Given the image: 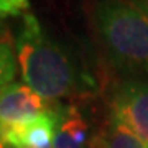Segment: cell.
Instances as JSON below:
<instances>
[{
  "label": "cell",
  "mask_w": 148,
  "mask_h": 148,
  "mask_svg": "<svg viewBox=\"0 0 148 148\" xmlns=\"http://www.w3.org/2000/svg\"><path fill=\"white\" fill-rule=\"evenodd\" d=\"M21 77L45 101H56L74 87V66L56 41L46 35L33 13H25L16 35Z\"/></svg>",
  "instance_id": "cell-1"
},
{
  "label": "cell",
  "mask_w": 148,
  "mask_h": 148,
  "mask_svg": "<svg viewBox=\"0 0 148 148\" xmlns=\"http://www.w3.org/2000/svg\"><path fill=\"white\" fill-rule=\"evenodd\" d=\"M49 107L30 86L12 82L0 90V138L13 125L35 119Z\"/></svg>",
  "instance_id": "cell-4"
},
{
  "label": "cell",
  "mask_w": 148,
  "mask_h": 148,
  "mask_svg": "<svg viewBox=\"0 0 148 148\" xmlns=\"http://www.w3.org/2000/svg\"><path fill=\"white\" fill-rule=\"evenodd\" d=\"M0 148H7V147H5V142H3L2 138H0Z\"/></svg>",
  "instance_id": "cell-11"
},
{
  "label": "cell",
  "mask_w": 148,
  "mask_h": 148,
  "mask_svg": "<svg viewBox=\"0 0 148 148\" xmlns=\"http://www.w3.org/2000/svg\"><path fill=\"white\" fill-rule=\"evenodd\" d=\"M63 115V110L49 107L32 120L10 127L2 140L10 148H53Z\"/></svg>",
  "instance_id": "cell-5"
},
{
  "label": "cell",
  "mask_w": 148,
  "mask_h": 148,
  "mask_svg": "<svg viewBox=\"0 0 148 148\" xmlns=\"http://www.w3.org/2000/svg\"><path fill=\"white\" fill-rule=\"evenodd\" d=\"M132 3H135L137 7H140L143 12H147L148 13V0H130Z\"/></svg>",
  "instance_id": "cell-10"
},
{
  "label": "cell",
  "mask_w": 148,
  "mask_h": 148,
  "mask_svg": "<svg viewBox=\"0 0 148 148\" xmlns=\"http://www.w3.org/2000/svg\"><path fill=\"white\" fill-rule=\"evenodd\" d=\"M53 148H84V147L76 142V140L71 137V133H69L63 125H59L58 132H56V137H54Z\"/></svg>",
  "instance_id": "cell-9"
},
{
  "label": "cell",
  "mask_w": 148,
  "mask_h": 148,
  "mask_svg": "<svg viewBox=\"0 0 148 148\" xmlns=\"http://www.w3.org/2000/svg\"><path fill=\"white\" fill-rule=\"evenodd\" d=\"M30 0H0V18H10L28 13Z\"/></svg>",
  "instance_id": "cell-8"
},
{
  "label": "cell",
  "mask_w": 148,
  "mask_h": 148,
  "mask_svg": "<svg viewBox=\"0 0 148 148\" xmlns=\"http://www.w3.org/2000/svg\"><path fill=\"white\" fill-rule=\"evenodd\" d=\"M16 74V61L8 43L0 41V90L12 84Z\"/></svg>",
  "instance_id": "cell-7"
},
{
  "label": "cell",
  "mask_w": 148,
  "mask_h": 148,
  "mask_svg": "<svg viewBox=\"0 0 148 148\" xmlns=\"http://www.w3.org/2000/svg\"><path fill=\"white\" fill-rule=\"evenodd\" d=\"M94 18L109 58L128 74L148 76V13L127 0H95Z\"/></svg>",
  "instance_id": "cell-2"
},
{
  "label": "cell",
  "mask_w": 148,
  "mask_h": 148,
  "mask_svg": "<svg viewBox=\"0 0 148 148\" xmlns=\"http://www.w3.org/2000/svg\"><path fill=\"white\" fill-rule=\"evenodd\" d=\"M97 142L99 148H148L135 133H132L127 127H123L112 117Z\"/></svg>",
  "instance_id": "cell-6"
},
{
  "label": "cell",
  "mask_w": 148,
  "mask_h": 148,
  "mask_svg": "<svg viewBox=\"0 0 148 148\" xmlns=\"http://www.w3.org/2000/svg\"><path fill=\"white\" fill-rule=\"evenodd\" d=\"M112 119L127 127L148 147V81L128 77L112 94Z\"/></svg>",
  "instance_id": "cell-3"
}]
</instances>
